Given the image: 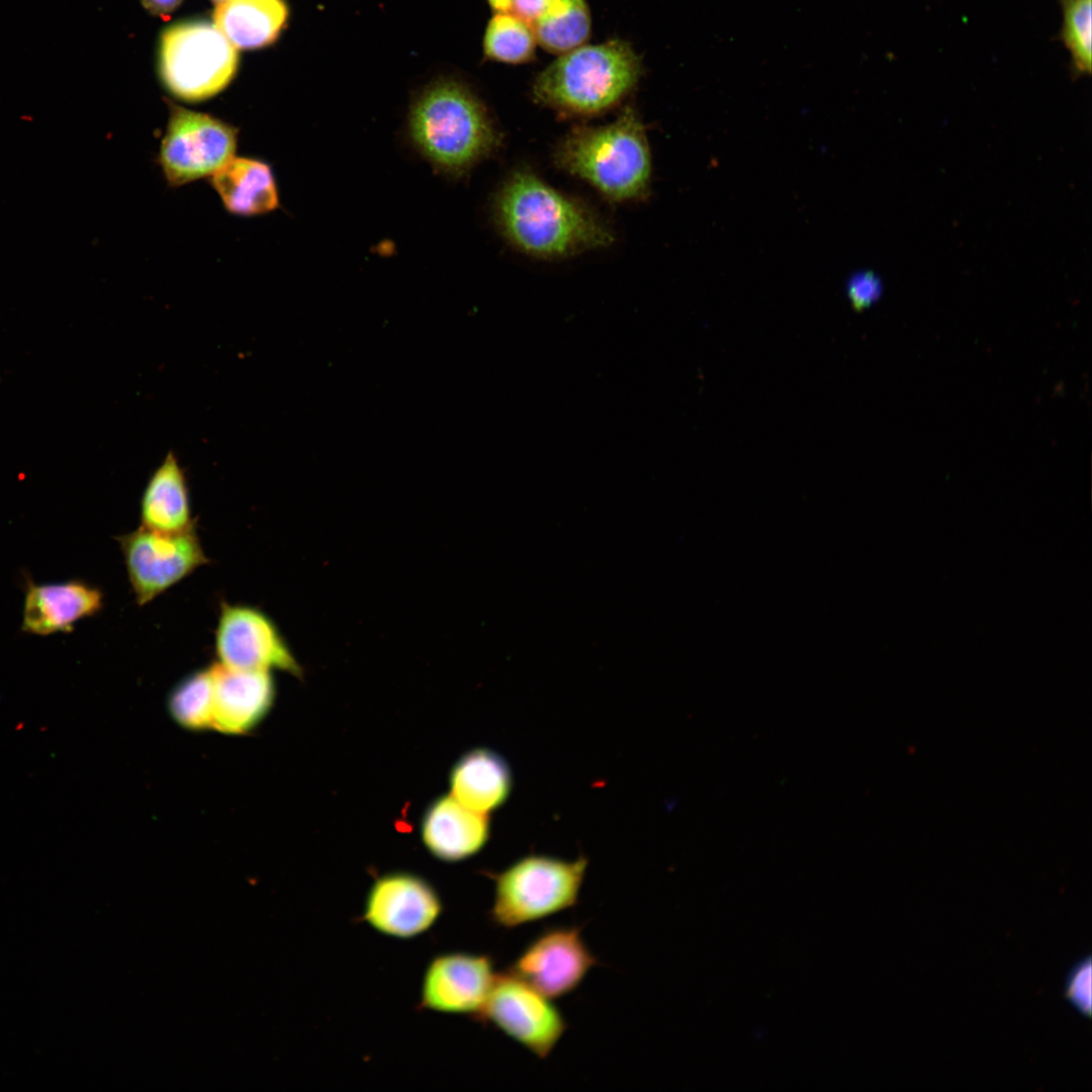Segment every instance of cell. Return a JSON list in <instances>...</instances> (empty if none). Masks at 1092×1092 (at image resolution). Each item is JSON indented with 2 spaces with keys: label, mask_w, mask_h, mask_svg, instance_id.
Here are the masks:
<instances>
[{
  "label": "cell",
  "mask_w": 1092,
  "mask_h": 1092,
  "mask_svg": "<svg viewBox=\"0 0 1092 1092\" xmlns=\"http://www.w3.org/2000/svg\"><path fill=\"white\" fill-rule=\"evenodd\" d=\"M442 910L441 898L428 881L412 873L394 872L372 884L363 920L381 934L410 939L429 930Z\"/></svg>",
  "instance_id": "cell-12"
},
{
  "label": "cell",
  "mask_w": 1092,
  "mask_h": 1092,
  "mask_svg": "<svg viewBox=\"0 0 1092 1092\" xmlns=\"http://www.w3.org/2000/svg\"><path fill=\"white\" fill-rule=\"evenodd\" d=\"M641 74L632 46L612 38L558 55L535 77L532 93L537 102L560 112L592 115L620 103Z\"/></svg>",
  "instance_id": "cell-3"
},
{
  "label": "cell",
  "mask_w": 1092,
  "mask_h": 1092,
  "mask_svg": "<svg viewBox=\"0 0 1092 1092\" xmlns=\"http://www.w3.org/2000/svg\"><path fill=\"white\" fill-rule=\"evenodd\" d=\"M494 12L511 11L512 0H487Z\"/></svg>",
  "instance_id": "cell-29"
},
{
  "label": "cell",
  "mask_w": 1092,
  "mask_h": 1092,
  "mask_svg": "<svg viewBox=\"0 0 1092 1092\" xmlns=\"http://www.w3.org/2000/svg\"><path fill=\"white\" fill-rule=\"evenodd\" d=\"M496 976L494 962L488 954L464 951L438 954L425 971L420 1006L477 1019Z\"/></svg>",
  "instance_id": "cell-13"
},
{
  "label": "cell",
  "mask_w": 1092,
  "mask_h": 1092,
  "mask_svg": "<svg viewBox=\"0 0 1092 1092\" xmlns=\"http://www.w3.org/2000/svg\"><path fill=\"white\" fill-rule=\"evenodd\" d=\"M116 540L140 606L149 604L209 563L195 526L179 533L157 532L140 526Z\"/></svg>",
  "instance_id": "cell-8"
},
{
  "label": "cell",
  "mask_w": 1092,
  "mask_h": 1092,
  "mask_svg": "<svg viewBox=\"0 0 1092 1092\" xmlns=\"http://www.w3.org/2000/svg\"><path fill=\"white\" fill-rule=\"evenodd\" d=\"M489 832L487 815L466 808L452 796L434 801L422 821L425 845L434 856L445 861L476 854L486 844Z\"/></svg>",
  "instance_id": "cell-16"
},
{
  "label": "cell",
  "mask_w": 1092,
  "mask_h": 1092,
  "mask_svg": "<svg viewBox=\"0 0 1092 1092\" xmlns=\"http://www.w3.org/2000/svg\"><path fill=\"white\" fill-rule=\"evenodd\" d=\"M553 0H512L511 12L533 24Z\"/></svg>",
  "instance_id": "cell-27"
},
{
  "label": "cell",
  "mask_w": 1092,
  "mask_h": 1092,
  "mask_svg": "<svg viewBox=\"0 0 1092 1092\" xmlns=\"http://www.w3.org/2000/svg\"><path fill=\"white\" fill-rule=\"evenodd\" d=\"M588 859L531 853L499 872L487 873L493 882L490 922L514 929L574 908L580 896Z\"/></svg>",
  "instance_id": "cell-5"
},
{
  "label": "cell",
  "mask_w": 1092,
  "mask_h": 1092,
  "mask_svg": "<svg viewBox=\"0 0 1092 1092\" xmlns=\"http://www.w3.org/2000/svg\"><path fill=\"white\" fill-rule=\"evenodd\" d=\"M495 216L508 240L536 257H567L613 242L611 230L593 211L526 170L504 183Z\"/></svg>",
  "instance_id": "cell-1"
},
{
  "label": "cell",
  "mask_w": 1092,
  "mask_h": 1092,
  "mask_svg": "<svg viewBox=\"0 0 1092 1092\" xmlns=\"http://www.w3.org/2000/svg\"><path fill=\"white\" fill-rule=\"evenodd\" d=\"M140 518L142 527L163 533H179L195 526L187 477L171 451L146 484L140 503Z\"/></svg>",
  "instance_id": "cell-19"
},
{
  "label": "cell",
  "mask_w": 1092,
  "mask_h": 1092,
  "mask_svg": "<svg viewBox=\"0 0 1092 1092\" xmlns=\"http://www.w3.org/2000/svg\"><path fill=\"white\" fill-rule=\"evenodd\" d=\"M144 6L154 14L166 15L179 6L182 0H141Z\"/></svg>",
  "instance_id": "cell-28"
},
{
  "label": "cell",
  "mask_w": 1092,
  "mask_h": 1092,
  "mask_svg": "<svg viewBox=\"0 0 1092 1092\" xmlns=\"http://www.w3.org/2000/svg\"><path fill=\"white\" fill-rule=\"evenodd\" d=\"M1091 959L1089 957L1076 963L1068 974L1065 987V995L1069 1003L1084 1016L1091 1015Z\"/></svg>",
  "instance_id": "cell-25"
},
{
  "label": "cell",
  "mask_w": 1092,
  "mask_h": 1092,
  "mask_svg": "<svg viewBox=\"0 0 1092 1092\" xmlns=\"http://www.w3.org/2000/svg\"><path fill=\"white\" fill-rule=\"evenodd\" d=\"M408 134L436 170L452 177L466 173L498 145V133L482 102L452 79L431 83L415 99Z\"/></svg>",
  "instance_id": "cell-2"
},
{
  "label": "cell",
  "mask_w": 1092,
  "mask_h": 1092,
  "mask_svg": "<svg viewBox=\"0 0 1092 1092\" xmlns=\"http://www.w3.org/2000/svg\"><path fill=\"white\" fill-rule=\"evenodd\" d=\"M103 602L98 587L80 579L51 583L27 579L21 629L38 636L69 633L77 622L100 612Z\"/></svg>",
  "instance_id": "cell-15"
},
{
  "label": "cell",
  "mask_w": 1092,
  "mask_h": 1092,
  "mask_svg": "<svg viewBox=\"0 0 1092 1092\" xmlns=\"http://www.w3.org/2000/svg\"><path fill=\"white\" fill-rule=\"evenodd\" d=\"M213 676L211 665L179 680L167 698L171 719L181 728L199 732L212 728Z\"/></svg>",
  "instance_id": "cell-22"
},
{
  "label": "cell",
  "mask_w": 1092,
  "mask_h": 1092,
  "mask_svg": "<svg viewBox=\"0 0 1092 1092\" xmlns=\"http://www.w3.org/2000/svg\"><path fill=\"white\" fill-rule=\"evenodd\" d=\"M477 1020L492 1025L540 1060L550 1056L568 1028L552 999L508 970L497 973Z\"/></svg>",
  "instance_id": "cell-9"
},
{
  "label": "cell",
  "mask_w": 1092,
  "mask_h": 1092,
  "mask_svg": "<svg viewBox=\"0 0 1092 1092\" xmlns=\"http://www.w3.org/2000/svg\"><path fill=\"white\" fill-rule=\"evenodd\" d=\"M212 728L222 734L247 735L271 711L276 687L269 670L233 669L215 662Z\"/></svg>",
  "instance_id": "cell-14"
},
{
  "label": "cell",
  "mask_w": 1092,
  "mask_h": 1092,
  "mask_svg": "<svg viewBox=\"0 0 1092 1092\" xmlns=\"http://www.w3.org/2000/svg\"><path fill=\"white\" fill-rule=\"evenodd\" d=\"M882 291L881 278L870 270L851 274L846 283V293L855 310L873 305L881 297Z\"/></svg>",
  "instance_id": "cell-26"
},
{
  "label": "cell",
  "mask_w": 1092,
  "mask_h": 1092,
  "mask_svg": "<svg viewBox=\"0 0 1092 1092\" xmlns=\"http://www.w3.org/2000/svg\"><path fill=\"white\" fill-rule=\"evenodd\" d=\"M557 165L613 200L644 195L651 156L643 124L632 108L600 127L571 131L555 152Z\"/></svg>",
  "instance_id": "cell-4"
},
{
  "label": "cell",
  "mask_w": 1092,
  "mask_h": 1092,
  "mask_svg": "<svg viewBox=\"0 0 1092 1092\" xmlns=\"http://www.w3.org/2000/svg\"><path fill=\"white\" fill-rule=\"evenodd\" d=\"M239 129L210 114L171 106L158 154L172 187L213 175L233 157Z\"/></svg>",
  "instance_id": "cell-7"
},
{
  "label": "cell",
  "mask_w": 1092,
  "mask_h": 1092,
  "mask_svg": "<svg viewBox=\"0 0 1092 1092\" xmlns=\"http://www.w3.org/2000/svg\"><path fill=\"white\" fill-rule=\"evenodd\" d=\"M165 86L185 101H201L224 89L238 63L237 49L214 25L187 22L167 28L161 41Z\"/></svg>",
  "instance_id": "cell-6"
},
{
  "label": "cell",
  "mask_w": 1092,
  "mask_h": 1092,
  "mask_svg": "<svg viewBox=\"0 0 1092 1092\" xmlns=\"http://www.w3.org/2000/svg\"><path fill=\"white\" fill-rule=\"evenodd\" d=\"M537 44L532 24L511 11L494 12L486 25L483 51L492 61L509 65L528 63L534 58Z\"/></svg>",
  "instance_id": "cell-23"
},
{
  "label": "cell",
  "mask_w": 1092,
  "mask_h": 1092,
  "mask_svg": "<svg viewBox=\"0 0 1092 1092\" xmlns=\"http://www.w3.org/2000/svg\"><path fill=\"white\" fill-rule=\"evenodd\" d=\"M532 26L539 46L561 55L586 43L590 10L586 0H553Z\"/></svg>",
  "instance_id": "cell-21"
},
{
  "label": "cell",
  "mask_w": 1092,
  "mask_h": 1092,
  "mask_svg": "<svg viewBox=\"0 0 1092 1092\" xmlns=\"http://www.w3.org/2000/svg\"><path fill=\"white\" fill-rule=\"evenodd\" d=\"M214 651L216 662L229 668L302 673L274 622L255 607L221 603Z\"/></svg>",
  "instance_id": "cell-11"
},
{
  "label": "cell",
  "mask_w": 1092,
  "mask_h": 1092,
  "mask_svg": "<svg viewBox=\"0 0 1092 1092\" xmlns=\"http://www.w3.org/2000/svg\"><path fill=\"white\" fill-rule=\"evenodd\" d=\"M449 784L451 796L460 804L487 815L508 801L514 778L509 762L499 753L478 747L458 759Z\"/></svg>",
  "instance_id": "cell-17"
},
{
  "label": "cell",
  "mask_w": 1092,
  "mask_h": 1092,
  "mask_svg": "<svg viewBox=\"0 0 1092 1092\" xmlns=\"http://www.w3.org/2000/svg\"><path fill=\"white\" fill-rule=\"evenodd\" d=\"M599 964L582 926L551 925L527 942L508 971L555 1000L574 992Z\"/></svg>",
  "instance_id": "cell-10"
},
{
  "label": "cell",
  "mask_w": 1092,
  "mask_h": 1092,
  "mask_svg": "<svg viewBox=\"0 0 1092 1092\" xmlns=\"http://www.w3.org/2000/svg\"><path fill=\"white\" fill-rule=\"evenodd\" d=\"M1062 37L1079 73L1091 71V0H1062Z\"/></svg>",
  "instance_id": "cell-24"
},
{
  "label": "cell",
  "mask_w": 1092,
  "mask_h": 1092,
  "mask_svg": "<svg viewBox=\"0 0 1092 1092\" xmlns=\"http://www.w3.org/2000/svg\"><path fill=\"white\" fill-rule=\"evenodd\" d=\"M213 1L220 3V2H223L225 0H213Z\"/></svg>",
  "instance_id": "cell-30"
},
{
  "label": "cell",
  "mask_w": 1092,
  "mask_h": 1092,
  "mask_svg": "<svg viewBox=\"0 0 1092 1092\" xmlns=\"http://www.w3.org/2000/svg\"><path fill=\"white\" fill-rule=\"evenodd\" d=\"M287 14L283 0H225L218 3L213 19L236 49H256L277 37Z\"/></svg>",
  "instance_id": "cell-20"
},
{
  "label": "cell",
  "mask_w": 1092,
  "mask_h": 1092,
  "mask_svg": "<svg viewBox=\"0 0 1092 1092\" xmlns=\"http://www.w3.org/2000/svg\"><path fill=\"white\" fill-rule=\"evenodd\" d=\"M210 185L232 214L255 216L280 205L271 166L253 157H233L210 178Z\"/></svg>",
  "instance_id": "cell-18"
}]
</instances>
